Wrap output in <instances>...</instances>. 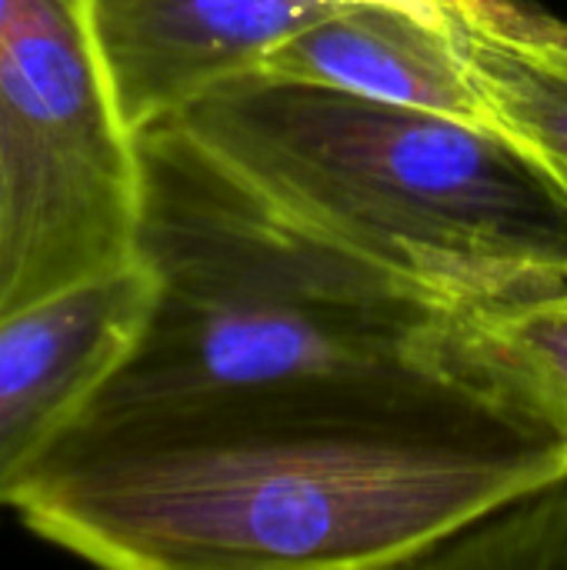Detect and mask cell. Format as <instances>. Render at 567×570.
Returning a JSON list of instances; mask_svg holds the SVG:
<instances>
[{
	"mask_svg": "<svg viewBox=\"0 0 567 570\" xmlns=\"http://www.w3.org/2000/svg\"><path fill=\"white\" fill-rule=\"evenodd\" d=\"M137 254L157 304L84 421L311 377L421 367L444 307L267 214L167 120L137 134Z\"/></svg>",
	"mask_w": 567,
	"mask_h": 570,
	"instance_id": "obj_3",
	"label": "cell"
},
{
	"mask_svg": "<svg viewBox=\"0 0 567 570\" xmlns=\"http://www.w3.org/2000/svg\"><path fill=\"white\" fill-rule=\"evenodd\" d=\"M334 10L331 0H90L107 80L134 137L254 73L277 43Z\"/></svg>",
	"mask_w": 567,
	"mask_h": 570,
	"instance_id": "obj_6",
	"label": "cell"
},
{
	"mask_svg": "<svg viewBox=\"0 0 567 570\" xmlns=\"http://www.w3.org/2000/svg\"><path fill=\"white\" fill-rule=\"evenodd\" d=\"M338 7H381V10H398L431 30L451 33V10L444 0H331Z\"/></svg>",
	"mask_w": 567,
	"mask_h": 570,
	"instance_id": "obj_11",
	"label": "cell"
},
{
	"mask_svg": "<svg viewBox=\"0 0 567 570\" xmlns=\"http://www.w3.org/2000/svg\"><path fill=\"white\" fill-rule=\"evenodd\" d=\"M424 361L567 448V281L441 311Z\"/></svg>",
	"mask_w": 567,
	"mask_h": 570,
	"instance_id": "obj_8",
	"label": "cell"
},
{
	"mask_svg": "<svg viewBox=\"0 0 567 570\" xmlns=\"http://www.w3.org/2000/svg\"><path fill=\"white\" fill-rule=\"evenodd\" d=\"M167 124L267 214L444 311L567 281V194L488 127L261 73Z\"/></svg>",
	"mask_w": 567,
	"mask_h": 570,
	"instance_id": "obj_2",
	"label": "cell"
},
{
	"mask_svg": "<svg viewBox=\"0 0 567 570\" xmlns=\"http://www.w3.org/2000/svg\"><path fill=\"white\" fill-rule=\"evenodd\" d=\"M157 291V274L137 254L0 324V508L84 424L140 344Z\"/></svg>",
	"mask_w": 567,
	"mask_h": 570,
	"instance_id": "obj_5",
	"label": "cell"
},
{
	"mask_svg": "<svg viewBox=\"0 0 567 570\" xmlns=\"http://www.w3.org/2000/svg\"><path fill=\"white\" fill-rule=\"evenodd\" d=\"M254 73L441 114L505 137L488 100L468 77L451 33L431 30L398 10L338 7L277 43Z\"/></svg>",
	"mask_w": 567,
	"mask_h": 570,
	"instance_id": "obj_7",
	"label": "cell"
},
{
	"mask_svg": "<svg viewBox=\"0 0 567 570\" xmlns=\"http://www.w3.org/2000/svg\"><path fill=\"white\" fill-rule=\"evenodd\" d=\"M140 154L90 0H0V324L137 257Z\"/></svg>",
	"mask_w": 567,
	"mask_h": 570,
	"instance_id": "obj_4",
	"label": "cell"
},
{
	"mask_svg": "<svg viewBox=\"0 0 567 570\" xmlns=\"http://www.w3.org/2000/svg\"><path fill=\"white\" fill-rule=\"evenodd\" d=\"M414 568L567 570V478L468 524L421 554Z\"/></svg>",
	"mask_w": 567,
	"mask_h": 570,
	"instance_id": "obj_10",
	"label": "cell"
},
{
	"mask_svg": "<svg viewBox=\"0 0 567 570\" xmlns=\"http://www.w3.org/2000/svg\"><path fill=\"white\" fill-rule=\"evenodd\" d=\"M451 40L498 117L567 194V20L525 0H458Z\"/></svg>",
	"mask_w": 567,
	"mask_h": 570,
	"instance_id": "obj_9",
	"label": "cell"
},
{
	"mask_svg": "<svg viewBox=\"0 0 567 570\" xmlns=\"http://www.w3.org/2000/svg\"><path fill=\"white\" fill-rule=\"evenodd\" d=\"M444 3H448V0H444Z\"/></svg>",
	"mask_w": 567,
	"mask_h": 570,
	"instance_id": "obj_12",
	"label": "cell"
},
{
	"mask_svg": "<svg viewBox=\"0 0 567 570\" xmlns=\"http://www.w3.org/2000/svg\"><path fill=\"white\" fill-rule=\"evenodd\" d=\"M558 478L565 444L421 364L84 421L10 508L100 568H414Z\"/></svg>",
	"mask_w": 567,
	"mask_h": 570,
	"instance_id": "obj_1",
	"label": "cell"
}]
</instances>
